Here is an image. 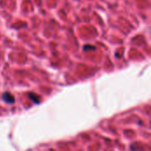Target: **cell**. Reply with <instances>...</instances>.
Here are the masks:
<instances>
[{"label":"cell","mask_w":151,"mask_h":151,"mask_svg":"<svg viewBox=\"0 0 151 151\" xmlns=\"http://www.w3.org/2000/svg\"><path fill=\"white\" fill-rule=\"evenodd\" d=\"M2 98H3V100H4L5 103H7V104H13V103L15 102L14 96H13L12 94L8 93V92H4V93L3 94V96H2Z\"/></svg>","instance_id":"cell-1"},{"label":"cell","mask_w":151,"mask_h":151,"mask_svg":"<svg viewBox=\"0 0 151 151\" xmlns=\"http://www.w3.org/2000/svg\"><path fill=\"white\" fill-rule=\"evenodd\" d=\"M28 96H29V98H30L35 104H39V103H40V101H39V96H38L37 95H35V94H34V93H29V94H28Z\"/></svg>","instance_id":"cell-2"},{"label":"cell","mask_w":151,"mask_h":151,"mask_svg":"<svg viewBox=\"0 0 151 151\" xmlns=\"http://www.w3.org/2000/svg\"><path fill=\"white\" fill-rule=\"evenodd\" d=\"M87 49H92V50H96V47H94V46H85L84 50H86Z\"/></svg>","instance_id":"cell-3"}]
</instances>
